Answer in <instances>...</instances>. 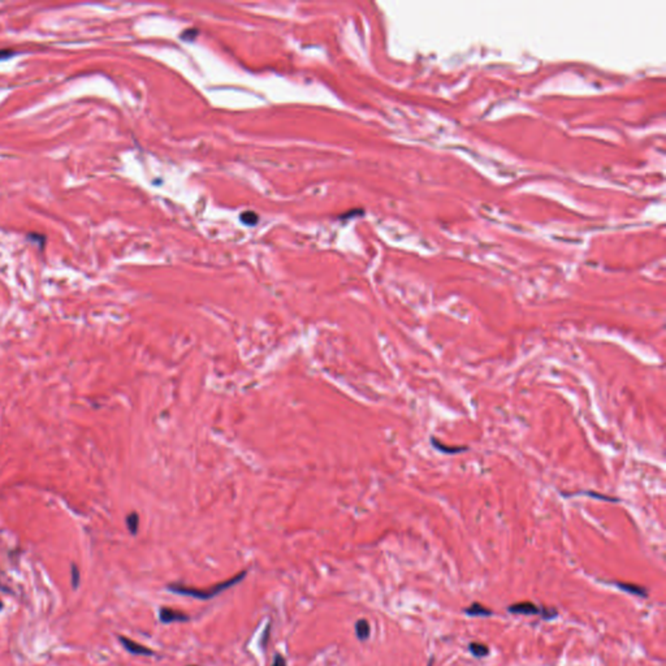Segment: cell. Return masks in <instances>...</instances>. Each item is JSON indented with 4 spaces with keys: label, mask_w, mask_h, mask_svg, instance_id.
Wrapping results in <instances>:
<instances>
[{
    "label": "cell",
    "mask_w": 666,
    "mask_h": 666,
    "mask_svg": "<svg viewBox=\"0 0 666 666\" xmlns=\"http://www.w3.org/2000/svg\"><path fill=\"white\" fill-rule=\"evenodd\" d=\"M246 574L247 571H241V573H238L237 575H233V577L229 578V579L223 580V582L220 583H216L214 586L205 587V588L189 587V586H184V584H180V583H176V584H170V586L166 587V589L173 592V593H177V595H181V596H189V597L198 598V600H210V598L220 595V593H223L224 591L232 588L233 586L238 584V583L241 582V580L246 577Z\"/></svg>",
    "instance_id": "1"
},
{
    "label": "cell",
    "mask_w": 666,
    "mask_h": 666,
    "mask_svg": "<svg viewBox=\"0 0 666 666\" xmlns=\"http://www.w3.org/2000/svg\"><path fill=\"white\" fill-rule=\"evenodd\" d=\"M159 618L163 623H175V622H187L190 621V617L187 616L185 612L176 610L172 608L163 607L159 610Z\"/></svg>",
    "instance_id": "2"
},
{
    "label": "cell",
    "mask_w": 666,
    "mask_h": 666,
    "mask_svg": "<svg viewBox=\"0 0 666 666\" xmlns=\"http://www.w3.org/2000/svg\"><path fill=\"white\" fill-rule=\"evenodd\" d=\"M119 640H120V643L122 644V647H124V648L126 649L129 653L138 654V656H152V654H154V651H152V649L147 648V647H145V645L140 644V643H137V642H134V640L129 639V638L120 637Z\"/></svg>",
    "instance_id": "3"
},
{
    "label": "cell",
    "mask_w": 666,
    "mask_h": 666,
    "mask_svg": "<svg viewBox=\"0 0 666 666\" xmlns=\"http://www.w3.org/2000/svg\"><path fill=\"white\" fill-rule=\"evenodd\" d=\"M508 610L510 613H514V614H524V616H534V614L540 613V609L536 607L535 604L528 603V601L514 604Z\"/></svg>",
    "instance_id": "4"
},
{
    "label": "cell",
    "mask_w": 666,
    "mask_h": 666,
    "mask_svg": "<svg viewBox=\"0 0 666 666\" xmlns=\"http://www.w3.org/2000/svg\"><path fill=\"white\" fill-rule=\"evenodd\" d=\"M464 612L467 613V616L471 617H488L492 614V610L487 609L485 607H483L482 604L479 603H474L470 608H467L464 609Z\"/></svg>",
    "instance_id": "5"
},
{
    "label": "cell",
    "mask_w": 666,
    "mask_h": 666,
    "mask_svg": "<svg viewBox=\"0 0 666 666\" xmlns=\"http://www.w3.org/2000/svg\"><path fill=\"white\" fill-rule=\"evenodd\" d=\"M370 632H371V627H370V623L366 619L357 621V623H355V634H357L358 639L367 640L370 638Z\"/></svg>",
    "instance_id": "6"
},
{
    "label": "cell",
    "mask_w": 666,
    "mask_h": 666,
    "mask_svg": "<svg viewBox=\"0 0 666 666\" xmlns=\"http://www.w3.org/2000/svg\"><path fill=\"white\" fill-rule=\"evenodd\" d=\"M617 586L619 587L623 591H627L632 595L637 596H642V597H645L647 596V589L643 588V587L637 586V584H634V583H617Z\"/></svg>",
    "instance_id": "7"
},
{
    "label": "cell",
    "mask_w": 666,
    "mask_h": 666,
    "mask_svg": "<svg viewBox=\"0 0 666 666\" xmlns=\"http://www.w3.org/2000/svg\"><path fill=\"white\" fill-rule=\"evenodd\" d=\"M469 649H470V652L475 657H484V656L489 653V648H488L487 645L482 644V643H471L469 645Z\"/></svg>",
    "instance_id": "8"
},
{
    "label": "cell",
    "mask_w": 666,
    "mask_h": 666,
    "mask_svg": "<svg viewBox=\"0 0 666 666\" xmlns=\"http://www.w3.org/2000/svg\"><path fill=\"white\" fill-rule=\"evenodd\" d=\"M126 524H128V528L131 534H137L138 529V515L137 514H130L128 518H126Z\"/></svg>",
    "instance_id": "9"
},
{
    "label": "cell",
    "mask_w": 666,
    "mask_h": 666,
    "mask_svg": "<svg viewBox=\"0 0 666 666\" xmlns=\"http://www.w3.org/2000/svg\"><path fill=\"white\" fill-rule=\"evenodd\" d=\"M71 574H72V587L73 588H77L78 584H80V570L76 565L71 566Z\"/></svg>",
    "instance_id": "10"
},
{
    "label": "cell",
    "mask_w": 666,
    "mask_h": 666,
    "mask_svg": "<svg viewBox=\"0 0 666 666\" xmlns=\"http://www.w3.org/2000/svg\"><path fill=\"white\" fill-rule=\"evenodd\" d=\"M27 238H30V241L38 242L39 247H41V249H43V246H45V242H46L45 236L36 235V233H30V235H27Z\"/></svg>",
    "instance_id": "11"
},
{
    "label": "cell",
    "mask_w": 666,
    "mask_h": 666,
    "mask_svg": "<svg viewBox=\"0 0 666 666\" xmlns=\"http://www.w3.org/2000/svg\"><path fill=\"white\" fill-rule=\"evenodd\" d=\"M16 55V51L12 50H0V61H3V60L11 59Z\"/></svg>",
    "instance_id": "12"
},
{
    "label": "cell",
    "mask_w": 666,
    "mask_h": 666,
    "mask_svg": "<svg viewBox=\"0 0 666 666\" xmlns=\"http://www.w3.org/2000/svg\"><path fill=\"white\" fill-rule=\"evenodd\" d=\"M271 666H286L285 658H284L281 654H276L274 658V662H272V665Z\"/></svg>",
    "instance_id": "13"
},
{
    "label": "cell",
    "mask_w": 666,
    "mask_h": 666,
    "mask_svg": "<svg viewBox=\"0 0 666 666\" xmlns=\"http://www.w3.org/2000/svg\"><path fill=\"white\" fill-rule=\"evenodd\" d=\"M2 608H3V604H2V601H0V610H2Z\"/></svg>",
    "instance_id": "14"
},
{
    "label": "cell",
    "mask_w": 666,
    "mask_h": 666,
    "mask_svg": "<svg viewBox=\"0 0 666 666\" xmlns=\"http://www.w3.org/2000/svg\"><path fill=\"white\" fill-rule=\"evenodd\" d=\"M189 666H195V665H189Z\"/></svg>",
    "instance_id": "15"
}]
</instances>
